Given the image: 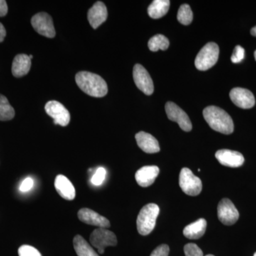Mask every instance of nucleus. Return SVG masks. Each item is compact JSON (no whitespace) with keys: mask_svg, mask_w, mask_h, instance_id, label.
<instances>
[{"mask_svg":"<svg viewBox=\"0 0 256 256\" xmlns=\"http://www.w3.org/2000/svg\"><path fill=\"white\" fill-rule=\"evenodd\" d=\"M76 82L80 90L92 97H104L108 92L105 80L90 72H79L76 75Z\"/></svg>","mask_w":256,"mask_h":256,"instance_id":"obj_1","label":"nucleus"},{"mask_svg":"<svg viewBox=\"0 0 256 256\" xmlns=\"http://www.w3.org/2000/svg\"><path fill=\"white\" fill-rule=\"evenodd\" d=\"M204 118L214 130L230 134L234 132L233 120L225 110L216 106H210L203 111Z\"/></svg>","mask_w":256,"mask_h":256,"instance_id":"obj_2","label":"nucleus"},{"mask_svg":"<svg viewBox=\"0 0 256 256\" xmlns=\"http://www.w3.org/2000/svg\"><path fill=\"white\" fill-rule=\"evenodd\" d=\"M159 213V206L156 204H149L142 207L137 218V228L140 235L146 236L152 232Z\"/></svg>","mask_w":256,"mask_h":256,"instance_id":"obj_3","label":"nucleus"},{"mask_svg":"<svg viewBox=\"0 0 256 256\" xmlns=\"http://www.w3.org/2000/svg\"><path fill=\"white\" fill-rule=\"evenodd\" d=\"M220 48L214 42H210L198 52L195 60V66L200 70H206L216 64Z\"/></svg>","mask_w":256,"mask_h":256,"instance_id":"obj_4","label":"nucleus"},{"mask_svg":"<svg viewBox=\"0 0 256 256\" xmlns=\"http://www.w3.org/2000/svg\"><path fill=\"white\" fill-rule=\"evenodd\" d=\"M182 190L188 196L200 194L202 190V182L200 178L194 174L188 168H183L180 172L178 180Z\"/></svg>","mask_w":256,"mask_h":256,"instance_id":"obj_5","label":"nucleus"},{"mask_svg":"<svg viewBox=\"0 0 256 256\" xmlns=\"http://www.w3.org/2000/svg\"><path fill=\"white\" fill-rule=\"evenodd\" d=\"M92 246L98 249L100 254H104L106 247L116 246L118 244L116 234L108 229L98 228L94 230L90 236Z\"/></svg>","mask_w":256,"mask_h":256,"instance_id":"obj_6","label":"nucleus"},{"mask_svg":"<svg viewBox=\"0 0 256 256\" xmlns=\"http://www.w3.org/2000/svg\"><path fill=\"white\" fill-rule=\"evenodd\" d=\"M33 28L37 33L46 36L47 38H54L56 35L53 20L50 14L45 12H40L35 14L31 20Z\"/></svg>","mask_w":256,"mask_h":256,"instance_id":"obj_7","label":"nucleus"},{"mask_svg":"<svg viewBox=\"0 0 256 256\" xmlns=\"http://www.w3.org/2000/svg\"><path fill=\"white\" fill-rule=\"evenodd\" d=\"M165 111L168 114V118L178 124L182 130L185 132H190L192 130V122L188 114L174 102H166L165 105Z\"/></svg>","mask_w":256,"mask_h":256,"instance_id":"obj_8","label":"nucleus"},{"mask_svg":"<svg viewBox=\"0 0 256 256\" xmlns=\"http://www.w3.org/2000/svg\"><path fill=\"white\" fill-rule=\"evenodd\" d=\"M133 78L136 86L146 95L150 96L154 92V84L150 75L140 64H136L133 68Z\"/></svg>","mask_w":256,"mask_h":256,"instance_id":"obj_9","label":"nucleus"},{"mask_svg":"<svg viewBox=\"0 0 256 256\" xmlns=\"http://www.w3.org/2000/svg\"><path fill=\"white\" fill-rule=\"evenodd\" d=\"M46 114L54 120L56 124L66 127L70 122V116L68 110L63 104L56 100L48 101L45 106Z\"/></svg>","mask_w":256,"mask_h":256,"instance_id":"obj_10","label":"nucleus"},{"mask_svg":"<svg viewBox=\"0 0 256 256\" xmlns=\"http://www.w3.org/2000/svg\"><path fill=\"white\" fill-rule=\"evenodd\" d=\"M218 218L224 225L232 226L238 220L239 213L233 202L228 198H223L217 208Z\"/></svg>","mask_w":256,"mask_h":256,"instance_id":"obj_11","label":"nucleus"},{"mask_svg":"<svg viewBox=\"0 0 256 256\" xmlns=\"http://www.w3.org/2000/svg\"><path fill=\"white\" fill-rule=\"evenodd\" d=\"M230 98L232 102L240 108H252L255 106V97L248 89L235 88L230 90Z\"/></svg>","mask_w":256,"mask_h":256,"instance_id":"obj_12","label":"nucleus"},{"mask_svg":"<svg viewBox=\"0 0 256 256\" xmlns=\"http://www.w3.org/2000/svg\"><path fill=\"white\" fill-rule=\"evenodd\" d=\"M78 217L80 222L99 228H107L110 226V222L108 218L90 208H84L79 210Z\"/></svg>","mask_w":256,"mask_h":256,"instance_id":"obj_13","label":"nucleus"},{"mask_svg":"<svg viewBox=\"0 0 256 256\" xmlns=\"http://www.w3.org/2000/svg\"><path fill=\"white\" fill-rule=\"evenodd\" d=\"M215 156L220 164L232 168L242 166L245 160L242 154L238 152L229 150H220L216 152Z\"/></svg>","mask_w":256,"mask_h":256,"instance_id":"obj_14","label":"nucleus"},{"mask_svg":"<svg viewBox=\"0 0 256 256\" xmlns=\"http://www.w3.org/2000/svg\"><path fill=\"white\" fill-rule=\"evenodd\" d=\"M159 173L160 169L158 166H143L136 173V182L142 188H148L154 182Z\"/></svg>","mask_w":256,"mask_h":256,"instance_id":"obj_15","label":"nucleus"},{"mask_svg":"<svg viewBox=\"0 0 256 256\" xmlns=\"http://www.w3.org/2000/svg\"><path fill=\"white\" fill-rule=\"evenodd\" d=\"M107 18V8L102 2H96L88 12V20L94 28H97L100 26L102 23L105 22Z\"/></svg>","mask_w":256,"mask_h":256,"instance_id":"obj_16","label":"nucleus"},{"mask_svg":"<svg viewBox=\"0 0 256 256\" xmlns=\"http://www.w3.org/2000/svg\"><path fill=\"white\" fill-rule=\"evenodd\" d=\"M136 139L139 148L148 154L156 153L160 150L159 142L156 138L146 132H140L136 134Z\"/></svg>","mask_w":256,"mask_h":256,"instance_id":"obj_17","label":"nucleus"},{"mask_svg":"<svg viewBox=\"0 0 256 256\" xmlns=\"http://www.w3.org/2000/svg\"><path fill=\"white\" fill-rule=\"evenodd\" d=\"M54 186L56 190L64 200H73L76 196V190L73 184L64 175L60 174L56 178Z\"/></svg>","mask_w":256,"mask_h":256,"instance_id":"obj_18","label":"nucleus"},{"mask_svg":"<svg viewBox=\"0 0 256 256\" xmlns=\"http://www.w3.org/2000/svg\"><path fill=\"white\" fill-rule=\"evenodd\" d=\"M28 55L18 54L13 60L12 72L16 78H20L26 75L31 68L32 60Z\"/></svg>","mask_w":256,"mask_h":256,"instance_id":"obj_19","label":"nucleus"},{"mask_svg":"<svg viewBox=\"0 0 256 256\" xmlns=\"http://www.w3.org/2000/svg\"><path fill=\"white\" fill-rule=\"evenodd\" d=\"M206 220L204 218H200L184 228V236L188 239L202 238L206 232Z\"/></svg>","mask_w":256,"mask_h":256,"instance_id":"obj_20","label":"nucleus"},{"mask_svg":"<svg viewBox=\"0 0 256 256\" xmlns=\"http://www.w3.org/2000/svg\"><path fill=\"white\" fill-rule=\"evenodd\" d=\"M170 6L169 0H154L148 8V14L156 20L162 18L169 11Z\"/></svg>","mask_w":256,"mask_h":256,"instance_id":"obj_21","label":"nucleus"},{"mask_svg":"<svg viewBox=\"0 0 256 256\" xmlns=\"http://www.w3.org/2000/svg\"><path fill=\"white\" fill-rule=\"evenodd\" d=\"M74 246L78 256H99L82 236L76 235L74 237Z\"/></svg>","mask_w":256,"mask_h":256,"instance_id":"obj_22","label":"nucleus"},{"mask_svg":"<svg viewBox=\"0 0 256 256\" xmlns=\"http://www.w3.org/2000/svg\"><path fill=\"white\" fill-rule=\"evenodd\" d=\"M14 109L4 96L0 94V120L8 121L14 118Z\"/></svg>","mask_w":256,"mask_h":256,"instance_id":"obj_23","label":"nucleus"},{"mask_svg":"<svg viewBox=\"0 0 256 256\" xmlns=\"http://www.w3.org/2000/svg\"><path fill=\"white\" fill-rule=\"evenodd\" d=\"M169 46V40L164 35H156L152 37L148 42V47L152 52H158L159 50H168Z\"/></svg>","mask_w":256,"mask_h":256,"instance_id":"obj_24","label":"nucleus"},{"mask_svg":"<svg viewBox=\"0 0 256 256\" xmlns=\"http://www.w3.org/2000/svg\"><path fill=\"white\" fill-rule=\"evenodd\" d=\"M178 20L184 25H188L193 20V12L191 8L188 4H184L180 6L178 14Z\"/></svg>","mask_w":256,"mask_h":256,"instance_id":"obj_25","label":"nucleus"},{"mask_svg":"<svg viewBox=\"0 0 256 256\" xmlns=\"http://www.w3.org/2000/svg\"><path fill=\"white\" fill-rule=\"evenodd\" d=\"M106 174H107V172L105 168H98L90 178L92 184H94V186H100L105 181Z\"/></svg>","mask_w":256,"mask_h":256,"instance_id":"obj_26","label":"nucleus"},{"mask_svg":"<svg viewBox=\"0 0 256 256\" xmlns=\"http://www.w3.org/2000/svg\"><path fill=\"white\" fill-rule=\"evenodd\" d=\"M185 256H204L203 252L196 244H188L184 247Z\"/></svg>","mask_w":256,"mask_h":256,"instance_id":"obj_27","label":"nucleus"},{"mask_svg":"<svg viewBox=\"0 0 256 256\" xmlns=\"http://www.w3.org/2000/svg\"><path fill=\"white\" fill-rule=\"evenodd\" d=\"M18 256H42L40 252L31 246L24 245L18 248Z\"/></svg>","mask_w":256,"mask_h":256,"instance_id":"obj_28","label":"nucleus"},{"mask_svg":"<svg viewBox=\"0 0 256 256\" xmlns=\"http://www.w3.org/2000/svg\"><path fill=\"white\" fill-rule=\"evenodd\" d=\"M245 57V50L240 46H236L234 48L233 54L232 56V62L234 64H238L244 60Z\"/></svg>","mask_w":256,"mask_h":256,"instance_id":"obj_29","label":"nucleus"},{"mask_svg":"<svg viewBox=\"0 0 256 256\" xmlns=\"http://www.w3.org/2000/svg\"><path fill=\"white\" fill-rule=\"evenodd\" d=\"M169 252V246L166 244H162L156 247L152 252L150 256H168Z\"/></svg>","mask_w":256,"mask_h":256,"instance_id":"obj_30","label":"nucleus"},{"mask_svg":"<svg viewBox=\"0 0 256 256\" xmlns=\"http://www.w3.org/2000/svg\"><path fill=\"white\" fill-rule=\"evenodd\" d=\"M34 186V180L31 178H28L22 182L20 190L22 192H26L32 190Z\"/></svg>","mask_w":256,"mask_h":256,"instance_id":"obj_31","label":"nucleus"},{"mask_svg":"<svg viewBox=\"0 0 256 256\" xmlns=\"http://www.w3.org/2000/svg\"><path fill=\"white\" fill-rule=\"evenodd\" d=\"M8 6L6 2L4 0H0V16H4L8 14Z\"/></svg>","mask_w":256,"mask_h":256,"instance_id":"obj_32","label":"nucleus"},{"mask_svg":"<svg viewBox=\"0 0 256 256\" xmlns=\"http://www.w3.org/2000/svg\"><path fill=\"white\" fill-rule=\"evenodd\" d=\"M6 30L2 24L0 23V43L4 41L5 36H6Z\"/></svg>","mask_w":256,"mask_h":256,"instance_id":"obj_33","label":"nucleus"},{"mask_svg":"<svg viewBox=\"0 0 256 256\" xmlns=\"http://www.w3.org/2000/svg\"><path fill=\"white\" fill-rule=\"evenodd\" d=\"M250 34H252V36H256V26L252 28V30H250Z\"/></svg>","mask_w":256,"mask_h":256,"instance_id":"obj_34","label":"nucleus"},{"mask_svg":"<svg viewBox=\"0 0 256 256\" xmlns=\"http://www.w3.org/2000/svg\"><path fill=\"white\" fill-rule=\"evenodd\" d=\"M254 56H255L256 60V50L254 52Z\"/></svg>","mask_w":256,"mask_h":256,"instance_id":"obj_35","label":"nucleus"},{"mask_svg":"<svg viewBox=\"0 0 256 256\" xmlns=\"http://www.w3.org/2000/svg\"><path fill=\"white\" fill-rule=\"evenodd\" d=\"M30 56V58H31V60L32 58H33V56H32V55H30V56Z\"/></svg>","mask_w":256,"mask_h":256,"instance_id":"obj_36","label":"nucleus"},{"mask_svg":"<svg viewBox=\"0 0 256 256\" xmlns=\"http://www.w3.org/2000/svg\"><path fill=\"white\" fill-rule=\"evenodd\" d=\"M214 256L212 255V254H208V255H206V256Z\"/></svg>","mask_w":256,"mask_h":256,"instance_id":"obj_37","label":"nucleus"},{"mask_svg":"<svg viewBox=\"0 0 256 256\" xmlns=\"http://www.w3.org/2000/svg\"><path fill=\"white\" fill-rule=\"evenodd\" d=\"M254 256H256V252H255V254H254Z\"/></svg>","mask_w":256,"mask_h":256,"instance_id":"obj_38","label":"nucleus"}]
</instances>
